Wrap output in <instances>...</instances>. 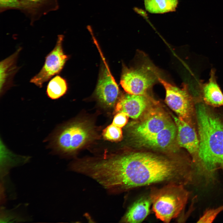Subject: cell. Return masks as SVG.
Masks as SVG:
<instances>
[{
  "label": "cell",
  "instance_id": "cell-5",
  "mask_svg": "<svg viewBox=\"0 0 223 223\" xmlns=\"http://www.w3.org/2000/svg\"><path fill=\"white\" fill-rule=\"evenodd\" d=\"M160 77L158 70L147 63L138 67L123 69L120 83L127 93L134 95L146 94L148 90Z\"/></svg>",
  "mask_w": 223,
  "mask_h": 223
},
{
  "label": "cell",
  "instance_id": "cell-8",
  "mask_svg": "<svg viewBox=\"0 0 223 223\" xmlns=\"http://www.w3.org/2000/svg\"><path fill=\"white\" fill-rule=\"evenodd\" d=\"M172 122L160 109L150 110L143 119L132 128L131 133L137 140L147 138L160 132Z\"/></svg>",
  "mask_w": 223,
  "mask_h": 223
},
{
  "label": "cell",
  "instance_id": "cell-11",
  "mask_svg": "<svg viewBox=\"0 0 223 223\" xmlns=\"http://www.w3.org/2000/svg\"><path fill=\"white\" fill-rule=\"evenodd\" d=\"M149 101L146 95H138L127 93L123 95L117 103L116 112H124L133 119L140 117L145 110Z\"/></svg>",
  "mask_w": 223,
  "mask_h": 223
},
{
  "label": "cell",
  "instance_id": "cell-22",
  "mask_svg": "<svg viewBox=\"0 0 223 223\" xmlns=\"http://www.w3.org/2000/svg\"><path fill=\"white\" fill-rule=\"evenodd\" d=\"M129 117L128 115L124 112H118L115 116L112 124L121 128L126 124Z\"/></svg>",
  "mask_w": 223,
  "mask_h": 223
},
{
  "label": "cell",
  "instance_id": "cell-10",
  "mask_svg": "<svg viewBox=\"0 0 223 223\" xmlns=\"http://www.w3.org/2000/svg\"><path fill=\"white\" fill-rule=\"evenodd\" d=\"M118 87L106 67L100 75L96 89V94L99 100L108 107H112L116 102L119 94Z\"/></svg>",
  "mask_w": 223,
  "mask_h": 223
},
{
  "label": "cell",
  "instance_id": "cell-3",
  "mask_svg": "<svg viewBox=\"0 0 223 223\" xmlns=\"http://www.w3.org/2000/svg\"><path fill=\"white\" fill-rule=\"evenodd\" d=\"M184 185L175 183L151 188L149 197L156 218L166 223L177 217L185 206L190 192Z\"/></svg>",
  "mask_w": 223,
  "mask_h": 223
},
{
  "label": "cell",
  "instance_id": "cell-18",
  "mask_svg": "<svg viewBox=\"0 0 223 223\" xmlns=\"http://www.w3.org/2000/svg\"><path fill=\"white\" fill-rule=\"evenodd\" d=\"M67 90L66 81L60 76L56 75L48 83L46 93L49 98L55 100L63 96L66 93Z\"/></svg>",
  "mask_w": 223,
  "mask_h": 223
},
{
  "label": "cell",
  "instance_id": "cell-9",
  "mask_svg": "<svg viewBox=\"0 0 223 223\" xmlns=\"http://www.w3.org/2000/svg\"><path fill=\"white\" fill-rule=\"evenodd\" d=\"M173 117L177 129L178 143L192 156L194 162L197 158L199 149V141L196 133L194 129L182 117Z\"/></svg>",
  "mask_w": 223,
  "mask_h": 223
},
{
  "label": "cell",
  "instance_id": "cell-15",
  "mask_svg": "<svg viewBox=\"0 0 223 223\" xmlns=\"http://www.w3.org/2000/svg\"><path fill=\"white\" fill-rule=\"evenodd\" d=\"M151 204L149 196L141 197L129 208L121 219V222L129 223L141 222L149 214Z\"/></svg>",
  "mask_w": 223,
  "mask_h": 223
},
{
  "label": "cell",
  "instance_id": "cell-7",
  "mask_svg": "<svg viewBox=\"0 0 223 223\" xmlns=\"http://www.w3.org/2000/svg\"><path fill=\"white\" fill-rule=\"evenodd\" d=\"M158 81L165 89V100L168 105L179 117L183 119L189 118L192 111V98L187 85L184 84L180 88L160 77Z\"/></svg>",
  "mask_w": 223,
  "mask_h": 223
},
{
  "label": "cell",
  "instance_id": "cell-16",
  "mask_svg": "<svg viewBox=\"0 0 223 223\" xmlns=\"http://www.w3.org/2000/svg\"><path fill=\"white\" fill-rule=\"evenodd\" d=\"M202 91L206 103L214 107L223 106V94L217 83L213 70L211 71L208 82L202 85Z\"/></svg>",
  "mask_w": 223,
  "mask_h": 223
},
{
  "label": "cell",
  "instance_id": "cell-12",
  "mask_svg": "<svg viewBox=\"0 0 223 223\" xmlns=\"http://www.w3.org/2000/svg\"><path fill=\"white\" fill-rule=\"evenodd\" d=\"M20 11L24 12L33 23L43 15L58 9V0H19Z\"/></svg>",
  "mask_w": 223,
  "mask_h": 223
},
{
  "label": "cell",
  "instance_id": "cell-4",
  "mask_svg": "<svg viewBox=\"0 0 223 223\" xmlns=\"http://www.w3.org/2000/svg\"><path fill=\"white\" fill-rule=\"evenodd\" d=\"M91 135V129L86 124L73 123L57 129L51 137L50 144L55 153L69 154L82 147Z\"/></svg>",
  "mask_w": 223,
  "mask_h": 223
},
{
  "label": "cell",
  "instance_id": "cell-20",
  "mask_svg": "<svg viewBox=\"0 0 223 223\" xmlns=\"http://www.w3.org/2000/svg\"><path fill=\"white\" fill-rule=\"evenodd\" d=\"M223 211V205L206 210L198 220V223H212L218 214Z\"/></svg>",
  "mask_w": 223,
  "mask_h": 223
},
{
  "label": "cell",
  "instance_id": "cell-2",
  "mask_svg": "<svg viewBox=\"0 0 223 223\" xmlns=\"http://www.w3.org/2000/svg\"><path fill=\"white\" fill-rule=\"evenodd\" d=\"M196 112L199 138L194 163L200 174L211 177L223 168V121L201 103L196 105Z\"/></svg>",
  "mask_w": 223,
  "mask_h": 223
},
{
  "label": "cell",
  "instance_id": "cell-19",
  "mask_svg": "<svg viewBox=\"0 0 223 223\" xmlns=\"http://www.w3.org/2000/svg\"><path fill=\"white\" fill-rule=\"evenodd\" d=\"M103 134L105 139L113 141H119L122 137L121 128L112 124L108 126L103 130Z\"/></svg>",
  "mask_w": 223,
  "mask_h": 223
},
{
  "label": "cell",
  "instance_id": "cell-14",
  "mask_svg": "<svg viewBox=\"0 0 223 223\" xmlns=\"http://www.w3.org/2000/svg\"><path fill=\"white\" fill-rule=\"evenodd\" d=\"M21 50V48H19L13 54L0 62L1 94L12 85L13 77L19 70L16 65V61Z\"/></svg>",
  "mask_w": 223,
  "mask_h": 223
},
{
  "label": "cell",
  "instance_id": "cell-1",
  "mask_svg": "<svg viewBox=\"0 0 223 223\" xmlns=\"http://www.w3.org/2000/svg\"><path fill=\"white\" fill-rule=\"evenodd\" d=\"M94 179L112 193L170 183L184 185L192 180L193 167L179 159L132 151L97 159L91 167Z\"/></svg>",
  "mask_w": 223,
  "mask_h": 223
},
{
  "label": "cell",
  "instance_id": "cell-21",
  "mask_svg": "<svg viewBox=\"0 0 223 223\" xmlns=\"http://www.w3.org/2000/svg\"><path fill=\"white\" fill-rule=\"evenodd\" d=\"M12 9L20 10L19 0H0V12Z\"/></svg>",
  "mask_w": 223,
  "mask_h": 223
},
{
  "label": "cell",
  "instance_id": "cell-17",
  "mask_svg": "<svg viewBox=\"0 0 223 223\" xmlns=\"http://www.w3.org/2000/svg\"><path fill=\"white\" fill-rule=\"evenodd\" d=\"M146 10L152 13H164L175 11L177 0H144Z\"/></svg>",
  "mask_w": 223,
  "mask_h": 223
},
{
  "label": "cell",
  "instance_id": "cell-13",
  "mask_svg": "<svg viewBox=\"0 0 223 223\" xmlns=\"http://www.w3.org/2000/svg\"><path fill=\"white\" fill-rule=\"evenodd\" d=\"M176 126L173 122L158 133L137 140L141 146L151 148L165 150L173 143L177 133Z\"/></svg>",
  "mask_w": 223,
  "mask_h": 223
},
{
  "label": "cell",
  "instance_id": "cell-6",
  "mask_svg": "<svg viewBox=\"0 0 223 223\" xmlns=\"http://www.w3.org/2000/svg\"><path fill=\"white\" fill-rule=\"evenodd\" d=\"M63 35L58 36L54 48L46 55L42 69L31 79V83L42 88L45 82L61 72L68 58L63 50Z\"/></svg>",
  "mask_w": 223,
  "mask_h": 223
}]
</instances>
